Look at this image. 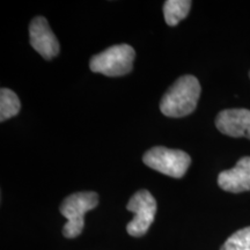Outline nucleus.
<instances>
[{
    "mask_svg": "<svg viewBox=\"0 0 250 250\" xmlns=\"http://www.w3.org/2000/svg\"><path fill=\"white\" fill-rule=\"evenodd\" d=\"M126 208L134 214L133 219L126 226L127 233L134 237L145 235L154 221L156 212L155 198L147 190H139L131 197Z\"/></svg>",
    "mask_w": 250,
    "mask_h": 250,
    "instance_id": "obj_5",
    "label": "nucleus"
},
{
    "mask_svg": "<svg viewBox=\"0 0 250 250\" xmlns=\"http://www.w3.org/2000/svg\"><path fill=\"white\" fill-rule=\"evenodd\" d=\"M143 161L149 168L174 179H181L191 165V158L180 149L167 147H153L144 154Z\"/></svg>",
    "mask_w": 250,
    "mask_h": 250,
    "instance_id": "obj_4",
    "label": "nucleus"
},
{
    "mask_svg": "<svg viewBox=\"0 0 250 250\" xmlns=\"http://www.w3.org/2000/svg\"><path fill=\"white\" fill-rule=\"evenodd\" d=\"M249 77H250V73H249Z\"/></svg>",
    "mask_w": 250,
    "mask_h": 250,
    "instance_id": "obj_12",
    "label": "nucleus"
},
{
    "mask_svg": "<svg viewBox=\"0 0 250 250\" xmlns=\"http://www.w3.org/2000/svg\"><path fill=\"white\" fill-rule=\"evenodd\" d=\"M201 92V83L196 77H181L162 96L160 110L167 117L188 116L196 109Z\"/></svg>",
    "mask_w": 250,
    "mask_h": 250,
    "instance_id": "obj_1",
    "label": "nucleus"
},
{
    "mask_svg": "<svg viewBox=\"0 0 250 250\" xmlns=\"http://www.w3.org/2000/svg\"><path fill=\"white\" fill-rule=\"evenodd\" d=\"M21 109V103L13 90L1 88L0 90V121L5 122L8 118L17 116Z\"/></svg>",
    "mask_w": 250,
    "mask_h": 250,
    "instance_id": "obj_10",
    "label": "nucleus"
},
{
    "mask_svg": "<svg viewBox=\"0 0 250 250\" xmlns=\"http://www.w3.org/2000/svg\"><path fill=\"white\" fill-rule=\"evenodd\" d=\"M220 250H250V227L242 228L230 235Z\"/></svg>",
    "mask_w": 250,
    "mask_h": 250,
    "instance_id": "obj_11",
    "label": "nucleus"
},
{
    "mask_svg": "<svg viewBox=\"0 0 250 250\" xmlns=\"http://www.w3.org/2000/svg\"><path fill=\"white\" fill-rule=\"evenodd\" d=\"M136 57L134 49L129 44L112 45L90 59L89 67L94 73L107 77H122L130 73Z\"/></svg>",
    "mask_w": 250,
    "mask_h": 250,
    "instance_id": "obj_3",
    "label": "nucleus"
},
{
    "mask_svg": "<svg viewBox=\"0 0 250 250\" xmlns=\"http://www.w3.org/2000/svg\"><path fill=\"white\" fill-rule=\"evenodd\" d=\"M190 8H191V1L189 0H167L164 5L166 22L168 26H176L187 18Z\"/></svg>",
    "mask_w": 250,
    "mask_h": 250,
    "instance_id": "obj_9",
    "label": "nucleus"
},
{
    "mask_svg": "<svg viewBox=\"0 0 250 250\" xmlns=\"http://www.w3.org/2000/svg\"><path fill=\"white\" fill-rule=\"evenodd\" d=\"M30 45L46 61L55 58L59 54V42L48 21L43 17H36L29 26Z\"/></svg>",
    "mask_w": 250,
    "mask_h": 250,
    "instance_id": "obj_6",
    "label": "nucleus"
},
{
    "mask_svg": "<svg viewBox=\"0 0 250 250\" xmlns=\"http://www.w3.org/2000/svg\"><path fill=\"white\" fill-rule=\"evenodd\" d=\"M218 184L225 191L240 193L250 190V156H243L232 169L219 174Z\"/></svg>",
    "mask_w": 250,
    "mask_h": 250,
    "instance_id": "obj_8",
    "label": "nucleus"
},
{
    "mask_svg": "<svg viewBox=\"0 0 250 250\" xmlns=\"http://www.w3.org/2000/svg\"><path fill=\"white\" fill-rule=\"evenodd\" d=\"M215 126L221 133L234 138L250 139V110L248 109H227L219 112Z\"/></svg>",
    "mask_w": 250,
    "mask_h": 250,
    "instance_id": "obj_7",
    "label": "nucleus"
},
{
    "mask_svg": "<svg viewBox=\"0 0 250 250\" xmlns=\"http://www.w3.org/2000/svg\"><path fill=\"white\" fill-rule=\"evenodd\" d=\"M99 204V196L93 191L76 192L70 195L62 203L61 213L66 218L67 223L64 225L62 234L67 239L79 236L85 226L83 215L95 208Z\"/></svg>",
    "mask_w": 250,
    "mask_h": 250,
    "instance_id": "obj_2",
    "label": "nucleus"
}]
</instances>
